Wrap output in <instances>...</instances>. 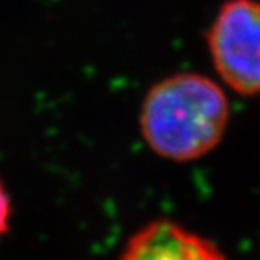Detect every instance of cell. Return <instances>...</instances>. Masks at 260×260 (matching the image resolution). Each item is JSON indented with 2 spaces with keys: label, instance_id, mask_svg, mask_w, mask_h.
<instances>
[{
  "label": "cell",
  "instance_id": "cell-4",
  "mask_svg": "<svg viewBox=\"0 0 260 260\" xmlns=\"http://www.w3.org/2000/svg\"><path fill=\"white\" fill-rule=\"evenodd\" d=\"M9 221H10V200L4 184L0 183V237L7 233Z\"/></svg>",
  "mask_w": 260,
  "mask_h": 260
},
{
  "label": "cell",
  "instance_id": "cell-3",
  "mask_svg": "<svg viewBox=\"0 0 260 260\" xmlns=\"http://www.w3.org/2000/svg\"><path fill=\"white\" fill-rule=\"evenodd\" d=\"M120 260H226L208 238L171 220H155L134 233Z\"/></svg>",
  "mask_w": 260,
  "mask_h": 260
},
{
  "label": "cell",
  "instance_id": "cell-2",
  "mask_svg": "<svg viewBox=\"0 0 260 260\" xmlns=\"http://www.w3.org/2000/svg\"><path fill=\"white\" fill-rule=\"evenodd\" d=\"M213 66L238 95H260V0H228L210 30Z\"/></svg>",
  "mask_w": 260,
  "mask_h": 260
},
{
  "label": "cell",
  "instance_id": "cell-1",
  "mask_svg": "<svg viewBox=\"0 0 260 260\" xmlns=\"http://www.w3.org/2000/svg\"><path fill=\"white\" fill-rule=\"evenodd\" d=\"M230 103L211 78L176 73L150 88L140 108V132L155 154L176 162L196 160L221 142Z\"/></svg>",
  "mask_w": 260,
  "mask_h": 260
}]
</instances>
